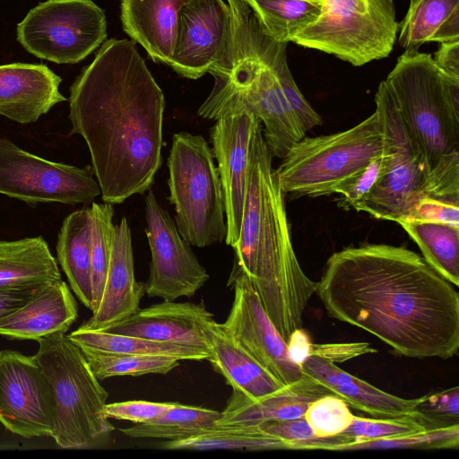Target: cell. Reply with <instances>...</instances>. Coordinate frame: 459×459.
<instances>
[{"mask_svg":"<svg viewBox=\"0 0 459 459\" xmlns=\"http://www.w3.org/2000/svg\"><path fill=\"white\" fill-rule=\"evenodd\" d=\"M163 92L134 41L106 39L70 87L71 134L81 135L104 203L143 194L161 162Z\"/></svg>","mask_w":459,"mask_h":459,"instance_id":"7a4b0ae2","label":"cell"},{"mask_svg":"<svg viewBox=\"0 0 459 459\" xmlns=\"http://www.w3.org/2000/svg\"><path fill=\"white\" fill-rule=\"evenodd\" d=\"M332 394L324 385L306 374L298 381L257 399L232 390L217 424L257 426L272 420L304 418L311 402Z\"/></svg>","mask_w":459,"mask_h":459,"instance_id":"44dd1931","label":"cell"},{"mask_svg":"<svg viewBox=\"0 0 459 459\" xmlns=\"http://www.w3.org/2000/svg\"><path fill=\"white\" fill-rule=\"evenodd\" d=\"M81 350L99 380L120 376L165 375L177 368L180 361L177 358L168 356Z\"/></svg>","mask_w":459,"mask_h":459,"instance_id":"836d02e7","label":"cell"},{"mask_svg":"<svg viewBox=\"0 0 459 459\" xmlns=\"http://www.w3.org/2000/svg\"><path fill=\"white\" fill-rule=\"evenodd\" d=\"M0 422L25 438L52 437V390L34 356L0 351Z\"/></svg>","mask_w":459,"mask_h":459,"instance_id":"5bb4252c","label":"cell"},{"mask_svg":"<svg viewBox=\"0 0 459 459\" xmlns=\"http://www.w3.org/2000/svg\"><path fill=\"white\" fill-rule=\"evenodd\" d=\"M92 237L91 275L92 290V308L94 312L101 299L112 250L115 225L114 207L108 203H92Z\"/></svg>","mask_w":459,"mask_h":459,"instance_id":"d590c367","label":"cell"},{"mask_svg":"<svg viewBox=\"0 0 459 459\" xmlns=\"http://www.w3.org/2000/svg\"><path fill=\"white\" fill-rule=\"evenodd\" d=\"M174 404L175 403L134 400L106 403L103 411L108 419L129 420L134 424H140L160 417Z\"/></svg>","mask_w":459,"mask_h":459,"instance_id":"60d3db41","label":"cell"},{"mask_svg":"<svg viewBox=\"0 0 459 459\" xmlns=\"http://www.w3.org/2000/svg\"><path fill=\"white\" fill-rule=\"evenodd\" d=\"M234 299L222 325L242 347L266 370L284 385L304 375L301 368L289 357L287 342L264 311L248 278L231 271L229 285Z\"/></svg>","mask_w":459,"mask_h":459,"instance_id":"9a60e30c","label":"cell"},{"mask_svg":"<svg viewBox=\"0 0 459 459\" xmlns=\"http://www.w3.org/2000/svg\"><path fill=\"white\" fill-rule=\"evenodd\" d=\"M352 418L347 403L333 394L311 402L304 414V419L319 437L341 434L351 425Z\"/></svg>","mask_w":459,"mask_h":459,"instance_id":"f35d334b","label":"cell"},{"mask_svg":"<svg viewBox=\"0 0 459 459\" xmlns=\"http://www.w3.org/2000/svg\"><path fill=\"white\" fill-rule=\"evenodd\" d=\"M212 317L213 315L203 302L196 304L163 300L139 308L101 331L208 350L202 324Z\"/></svg>","mask_w":459,"mask_h":459,"instance_id":"ac0fdd59","label":"cell"},{"mask_svg":"<svg viewBox=\"0 0 459 459\" xmlns=\"http://www.w3.org/2000/svg\"><path fill=\"white\" fill-rule=\"evenodd\" d=\"M190 0H121L124 30L156 62L169 65L177 26Z\"/></svg>","mask_w":459,"mask_h":459,"instance_id":"d4e9b609","label":"cell"},{"mask_svg":"<svg viewBox=\"0 0 459 459\" xmlns=\"http://www.w3.org/2000/svg\"><path fill=\"white\" fill-rule=\"evenodd\" d=\"M221 416L215 410L175 403L160 417L119 430L130 437L178 440L213 428Z\"/></svg>","mask_w":459,"mask_h":459,"instance_id":"d6a6232c","label":"cell"},{"mask_svg":"<svg viewBox=\"0 0 459 459\" xmlns=\"http://www.w3.org/2000/svg\"><path fill=\"white\" fill-rule=\"evenodd\" d=\"M169 201L175 225L192 246L204 247L226 236L224 200L218 169L202 135L175 134L168 158Z\"/></svg>","mask_w":459,"mask_h":459,"instance_id":"ba28073f","label":"cell"},{"mask_svg":"<svg viewBox=\"0 0 459 459\" xmlns=\"http://www.w3.org/2000/svg\"><path fill=\"white\" fill-rule=\"evenodd\" d=\"M417 410L450 424L458 423L459 387L424 395Z\"/></svg>","mask_w":459,"mask_h":459,"instance_id":"7bdbcfd3","label":"cell"},{"mask_svg":"<svg viewBox=\"0 0 459 459\" xmlns=\"http://www.w3.org/2000/svg\"><path fill=\"white\" fill-rule=\"evenodd\" d=\"M385 152L384 126L375 110L345 131L303 137L274 170L284 195L318 197L334 194L343 181Z\"/></svg>","mask_w":459,"mask_h":459,"instance_id":"52a82bcc","label":"cell"},{"mask_svg":"<svg viewBox=\"0 0 459 459\" xmlns=\"http://www.w3.org/2000/svg\"><path fill=\"white\" fill-rule=\"evenodd\" d=\"M259 119L252 113H241L216 120L210 134L212 152L218 162L226 215L227 245L237 244L242 222L249 148Z\"/></svg>","mask_w":459,"mask_h":459,"instance_id":"e0dca14e","label":"cell"},{"mask_svg":"<svg viewBox=\"0 0 459 459\" xmlns=\"http://www.w3.org/2000/svg\"><path fill=\"white\" fill-rule=\"evenodd\" d=\"M231 13L229 42L211 67L214 85L197 110L218 120L254 114L264 126L273 157L283 159L323 119L298 88L287 63V43L268 36L245 0H226Z\"/></svg>","mask_w":459,"mask_h":459,"instance_id":"3957f363","label":"cell"},{"mask_svg":"<svg viewBox=\"0 0 459 459\" xmlns=\"http://www.w3.org/2000/svg\"><path fill=\"white\" fill-rule=\"evenodd\" d=\"M375 103L384 126L387 152L380 177L354 209L399 223L420 196L429 169L382 82Z\"/></svg>","mask_w":459,"mask_h":459,"instance_id":"8fae6325","label":"cell"},{"mask_svg":"<svg viewBox=\"0 0 459 459\" xmlns=\"http://www.w3.org/2000/svg\"><path fill=\"white\" fill-rule=\"evenodd\" d=\"M78 316V307L62 279L38 288L18 310L0 320V334L9 339L35 340L65 333Z\"/></svg>","mask_w":459,"mask_h":459,"instance_id":"7402d4cb","label":"cell"},{"mask_svg":"<svg viewBox=\"0 0 459 459\" xmlns=\"http://www.w3.org/2000/svg\"><path fill=\"white\" fill-rule=\"evenodd\" d=\"M311 345L312 342L307 333L302 328L296 329L287 341V351L290 359L300 367L310 356Z\"/></svg>","mask_w":459,"mask_h":459,"instance_id":"7dc6e473","label":"cell"},{"mask_svg":"<svg viewBox=\"0 0 459 459\" xmlns=\"http://www.w3.org/2000/svg\"><path fill=\"white\" fill-rule=\"evenodd\" d=\"M145 219L152 254L145 293L166 301L194 296L210 276L152 190L145 197Z\"/></svg>","mask_w":459,"mask_h":459,"instance_id":"4fadbf2b","label":"cell"},{"mask_svg":"<svg viewBox=\"0 0 459 459\" xmlns=\"http://www.w3.org/2000/svg\"><path fill=\"white\" fill-rule=\"evenodd\" d=\"M66 337L81 349L115 353L168 356L179 360H204L209 357L207 349L117 334L101 330L79 327Z\"/></svg>","mask_w":459,"mask_h":459,"instance_id":"f1b7e54d","label":"cell"},{"mask_svg":"<svg viewBox=\"0 0 459 459\" xmlns=\"http://www.w3.org/2000/svg\"><path fill=\"white\" fill-rule=\"evenodd\" d=\"M398 25L394 0H322L318 18L291 42L360 66L390 55Z\"/></svg>","mask_w":459,"mask_h":459,"instance_id":"9c48e42d","label":"cell"},{"mask_svg":"<svg viewBox=\"0 0 459 459\" xmlns=\"http://www.w3.org/2000/svg\"><path fill=\"white\" fill-rule=\"evenodd\" d=\"M273 155L257 121L251 138L246 198L233 271L250 281L268 317L287 342L302 327L303 313L316 292L291 243L284 194Z\"/></svg>","mask_w":459,"mask_h":459,"instance_id":"277c9868","label":"cell"},{"mask_svg":"<svg viewBox=\"0 0 459 459\" xmlns=\"http://www.w3.org/2000/svg\"><path fill=\"white\" fill-rule=\"evenodd\" d=\"M402 221L440 222L459 227V204L420 196Z\"/></svg>","mask_w":459,"mask_h":459,"instance_id":"b9f144b4","label":"cell"},{"mask_svg":"<svg viewBox=\"0 0 459 459\" xmlns=\"http://www.w3.org/2000/svg\"><path fill=\"white\" fill-rule=\"evenodd\" d=\"M231 13L223 0H190L178 18L170 66L179 75L198 79L220 59L229 42Z\"/></svg>","mask_w":459,"mask_h":459,"instance_id":"2e32d148","label":"cell"},{"mask_svg":"<svg viewBox=\"0 0 459 459\" xmlns=\"http://www.w3.org/2000/svg\"><path fill=\"white\" fill-rule=\"evenodd\" d=\"M459 446V423L430 429L416 433L374 440L357 441L340 446L333 451L364 449H453Z\"/></svg>","mask_w":459,"mask_h":459,"instance_id":"8d00e7d4","label":"cell"},{"mask_svg":"<svg viewBox=\"0 0 459 459\" xmlns=\"http://www.w3.org/2000/svg\"><path fill=\"white\" fill-rule=\"evenodd\" d=\"M59 280L56 260L41 236L0 240V289H37Z\"/></svg>","mask_w":459,"mask_h":459,"instance_id":"484cf974","label":"cell"},{"mask_svg":"<svg viewBox=\"0 0 459 459\" xmlns=\"http://www.w3.org/2000/svg\"><path fill=\"white\" fill-rule=\"evenodd\" d=\"M381 82L429 170L459 152V80L442 73L432 56L405 50Z\"/></svg>","mask_w":459,"mask_h":459,"instance_id":"5b68a950","label":"cell"},{"mask_svg":"<svg viewBox=\"0 0 459 459\" xmlns=\"http://www.w3.org/2000/svg\"><path fill=\"white\" fill-rule=\"evenodd\" d=\"M398 30V42L405 50H418L429 41L459 39V0H411Z\"/></svg>","mask_w":459,"mask_h":459,"instance_id":"83f0119b","label":"cell"},{"mask_svg":"<svg viewBox=\"0 0 459 459\" xmlns=\"http://www.w3.org/2000/svg\"><path fill=\"white\" fill-rule=\"evenodd\" d=\"M264 31L289 43L319 16L322 0H245Z\"/></svg>","mask_w":459,"mask_h":459,"instance_id":"1f68e13d","label":"cell"},{"mask_svg":"<svg viewBox=\"0 0 459 459\" xmlns=\"http://www.w3.org/2000/svg\"><path fill=\"white\" fill-rule=\"evenodd\" d=\"M162 449L214 450L241 449L266 451L288 449L281 439L265 432L257 426L216 425L200 434L178 440L166 441Z\"/></svg>","mask_w":459,"mask_h":459,"instance_id":"4dcf8cb0","label":"cell"},{"mask_svg":"<svg viewBox=\"0 0 459 459\" xmlns=\"http://www.w3.org/2000/svg\"><path fill=\"white\" fill-rule=\"evenodd\" d=\"M92 214L91 207L78 209L63 221L56 254L69 285L80 301L91 311V275Z\"/></svg>","mask_w":459,"mask_h":459,"instance_id":"4316f807","label":"cell"},{"mask_svg":"<svg viewBox=\"0 0 459 459\" xmlns=\"http://www.w3.org/2000/svg\"><path fill=\"white\" fill-rule=\"evenodd\" d=\"M424 260L455 287L459 286V227L440 222L401 221Z\"/></svg>","mask_w":459,"mask_h":459,"instance_id":"f546056e","label":"cell"},{"mask_svg":"<svg viewBox=\"0 0 459 459\" xmlns=\"http://www.w3.org/2000/svg\"><path fill=\"white\" fill-rule=\"evenodd\" d=\"M432 58L442 73L459 80V39L442 42Z\"/></svg>","mask_w":459,"mask_h":459,"instance_id":"f6af8a7d","label":"cell"},{"mask_svg":"<svg viewBox=\"0 0 459 459\" xmlns=\"http://www.w3.org/2000/svg\"><path fill=\"white\" fill-rule=\"evenodd\" d=\"M259 426L265 432L284 441L288 449H322L333 451L337 446L353 442L352 439L342 435L319 437L315 434L313 429L304 418L272 420L262 423Z\"/></svg>","mask_w":459,"mask_h":459,"instance_id":"74e56055","label":"cell"},{"mask_svg":"<svg viewBox=\"0 0 459 459\" xmlns=\"http://www.w3.org/2000/svg\"><path fill=\"white\" fill-rule=\"evenodd\" d=\"M377 351L369 343L364 342L323 344L312 343L310 356H317L335 364Z\"/></svg>","mask_w":459,"mask_h":459,"instance_id":"ee69618b","label":"cell"},{"mask_svg":"<svg viewBox=\"0 0 459 459\" xmlns=\"http://www.w3.org/2000/svg\"><path fill=\"white\" fill-rule=\"evenodd\" d=\"M37 289H0V320L22 307Z\"/></svg>","mask_w":459,"mask_h":459,"instance_id":"bcb514c9","label":"cell"},{"mask_svg":"<svg viewBox=\"0 0 459 459\" xmlns=\"http://www.w3.org/2000/svg\"><path fill=\"white\" fill-rule=\"evenodd\" d=\"M202 331L209 350L207 360L232 390L257 399L286 385L255 360L213 317L203 322Z\"/></svg>","mask_w":459,"mask_h":459,"instance_id":"603a6c76","label":"cell"},{"mask_svg":"<svg viewBox=\"0 0 459 459\" xmlns=\"http://www.w3.org/2000/svg\"><path fill=\"white\" fill-rule=\"evenodd\" d=\"M446 425L450 423L419 411L394 418L368 419L353 415L351 425L339 435L357 442L389 438Z\"/></svg>","mask_w":459,"mask_h":459,"instance_id":"e575fe53","label":"cell"},{"mask_svg":"<svg viewBox=\"0 0 459 459\" xmlns=\"http://www.w3.org/2000/svg\"><path fill=\"white\" fill-rule=\"evenodd\" d=\"M34 356L48 379L54 400L52 437L62 448L103 444L115 429L104 414L108 397L79 346L65 333L37 341Z\"/></svg>","mask_w":459,"mask_h":459,"instance_id":"8992f818","label":"cell"},{"mask_svg":"<svg viewBox=\"0 0 459 459\" xmlns=\"http://www.w3.org/2000/svg\"><path fill=\"white\" fill-rule=\"evenodd\" d=\"M300 368L304 374L324 385L348 405L376 418L413 413L423 399H405L384 392L317 356H309Z\"/></svg>","mask_w":459,"mask_h":459,"instance_id":"cb8c5ba5","label":"cell"},{"mask_svg":"<svg viewBox=\"0 0 459 459\" xmlns=\"http://www.w3.org/2000/svg\"><path fill=\"white\" fill-rule=\"evenodd\" d=\"M144 283L134 276L131 230L126 218L115 225L110 260L101 299L92 316L80 327L104 330L139 309Z\"/></svg>","mask_w":459,"mask_h":459,"instance_id":"ffe728a7","label":"cell"},{"mask_svg":"<svg viewBox=\"0 0 459 459\" xmlns=\"http://www.w3.org/2000/svg\"><path fill=\"white\" fill-rule=\"evenodd\" d=\"M316 293L330 317L368 332L397 355L458 353V292L405 247L367 244L333 253Z\"/></svg>","mask_w":459,"mask_h":459,"instance_id":"6da1fadb","label":"cell"},{"mask_svg":"<svg viewBox=\"0 0 459 459\" xmlns=\"http://www.w3.org/2000/svg\"><path fill=\"white\" fill-rule=\"evenodd\" d=\"M385 155L386 152L382 157L375 160L366 168L343 181L336 188L335 193L342 195L339 202L340 205L354 209L367 195L381 175L385 165Z\"/></svg>","mask_w":459,"mask_h":459,"instance_id":"ab89813d","label":"cell"},{"mask_svg":"<svg viewBox=\"0 0 459 459\" xmlns=\"http://www.w3.org/2000/svg\"><path fill=\"white\" fill-rule=\"evenodd\" d=\"M16 36L31 55L56 64H76L107 39L104 11L91 0H46L17 24Z\"/></svg>","mask_w":459,"mask_h":459,"instance_id":"30bf717a","label":"cell"},{"mask_svg":"<svg viewBox=\"0 0 459 459\" xmlns=\"http://www.w3.org/2000/svg\"><path fill=\"white\" fill-rule=\"evenodd\" d=\"M62 82L43 64L12 63L0 65V116L27 125L38 121L55 105L66 100Z\"/></svg>","mask_w":459,"mask_h":459,"instance_id":"d6986e66","label":"cell"},{"mask_svg":"<svg viewBox=\"0 0 459 459\" xmlns=\"http://www.w3.org/2000/svg\"><path fill=\"white\" fill-rule=\"evenodd\" d=\"M0 194L36 206L89 204L101 194L91 167L51 161L0 138Z\"/></svg>","mask_w":459,"mask_h":459,"instance_id":"7c38bea8","label":"cell"}]
</instances>
